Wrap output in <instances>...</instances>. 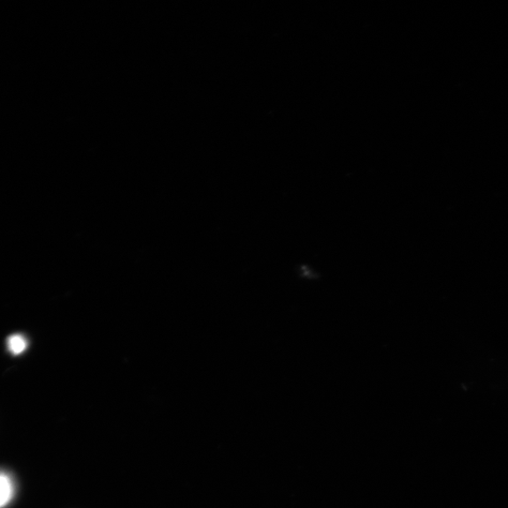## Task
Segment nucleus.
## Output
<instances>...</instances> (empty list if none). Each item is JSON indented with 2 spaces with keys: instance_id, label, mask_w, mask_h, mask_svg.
I'll use <instances>...</instances> for the list:
<instances>
[{
  "instance_id": "f03ea898",
  "label": "nucleus",
  "mask_w": 508,
  "mask_h": 508,
  "mask_svg": "<svg viewBox=\"0 0 508 508\" xmlns=\"http://www.w3.org/2000/svg\"><path fill=\"white\" fill-rule=\"evenodd\" d=\"M7 345L13 355L23 353L27 348V342L21 335H13L8 338Z\"/></svg>"
},
{
  "instance_id": "f257e3e1",
  "label": "nucleus",
  "mask_w": 508,
  "mask_h": 508,
  "mask_svg": "<svg viewBox=\"0 0 508 508\" xmlns=\"http://www.w3.org/2000/svg\"><path fill=\"white\" fill-rule=\"evenodd\" d=\"M16 492V485L12 476L0 472V508L6 507L12 500Z\"/></svg>"
}]
</instances>
